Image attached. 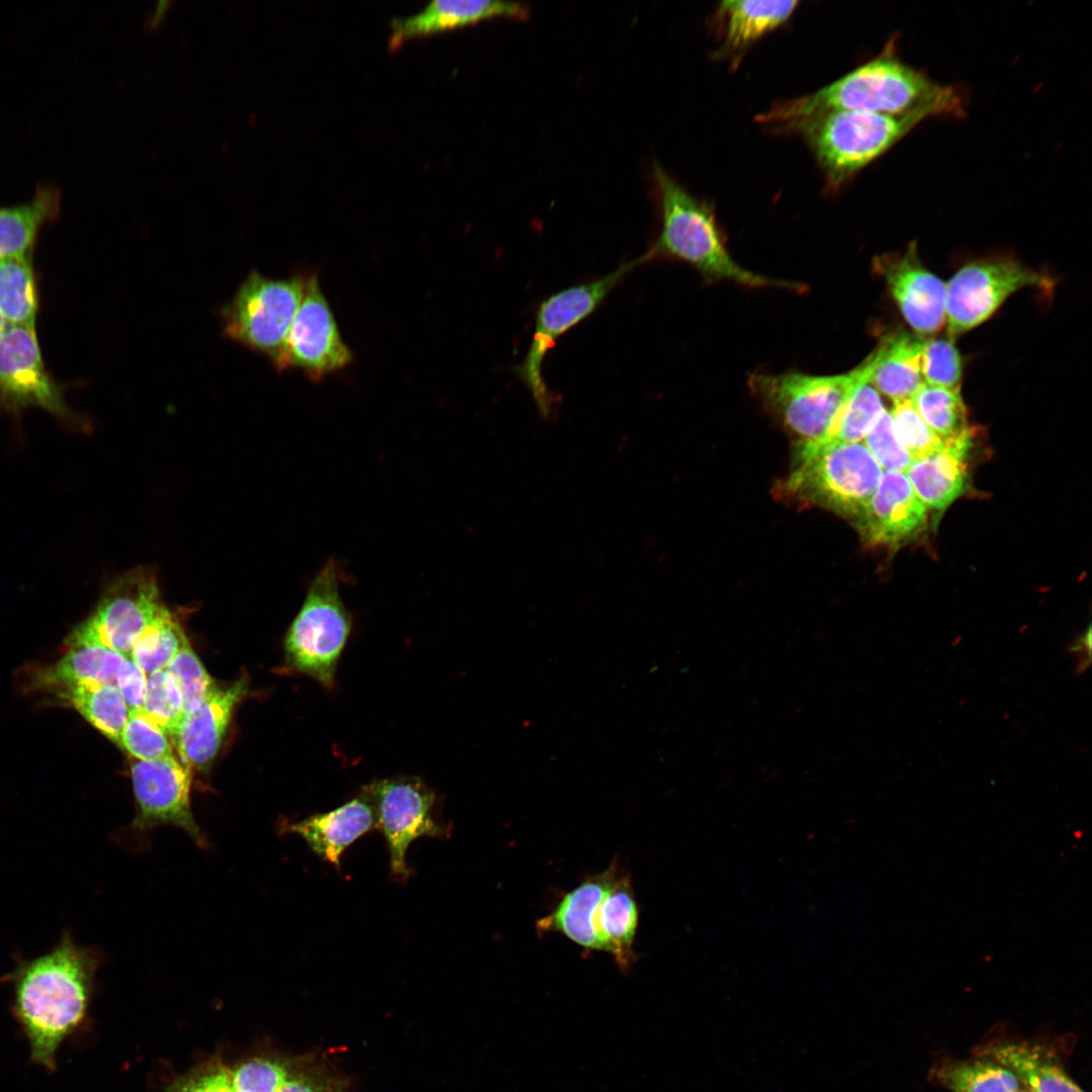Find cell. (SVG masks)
Segmentation results:
<instances>
[{
    "mask_svg": "<svg viewBox=\"0 0 1092 1092\" xmlns=\"http://www.w3.org/2000/svg\"><path fill=\"white\" fill-rule=\"evenodd\" d=\"M834 111L915 117L922 121L932 116L962 117L965 103L954 87L938 84L902 62L889 42L875 59L813 93L774 105L758 116V121L793 130L802 122Z\"/></svg>",
    "mask_w": 1092,
    "mask_h": 1092,
    "instance_id": "obj_1",
    "label": "cell"
},
{
    "mask_svg": "<svg viewBox=\"0 0 1092 1092\" xmlns=\"http://www.w3.org/2000/svg\"><path fill=\"white\" fill-rule=\"evenodd\" d=\"M101 957L66 931L47 953L17 957L1 979L12 988L11 1009L29 1045L30 1060L53 1072L62 1043L83 1023Z\"/></svg>",
    "mask_w": 1092,
    "mask_h": 1092,
    "instance_id": "obj_2",
    "label": "cell"
},
{
    "mask_svg": "<svg viewBox=\"0 0 1092 1092\" xmlns=\"http://www.w3.org/2000/svg\"><path fill=\"white\" fill-rule=\"evenodd\" d=\"M661 230L650 251L689 263L714 280L743 286L801 289L799 284L753 273L731 257L718 230L711 206L688 192L661 168L654 171Z\"/></svg>",
    "mask_w": 1092,
    "mask_h": 1092,
    "instance_id": "obj_3",
    "label": "cell"
},
{
    "mask_svg": "<svg viewBox=\"0 0 1092 1092\" xmlns=\"http://www.w3.org/2000/svg\"><path fill=\"white\" fill-rule=\"evenodd\" d=\"M343 569L329 558L311 580L285 637L288 663L327 689L349 638L352 620L340 594Z\"/></svg>",
    "mask_w": 1092,
    "mask_h": 1092,
    "instance_id": "obj_4",
    "label": "cell"
},
{
    "mask_svg": "<svg viewBox=\"0 0 1092 1092\" xmlns=\"http://www.w3.org/2000/svg\"><path fill=\"white\" fill-rule=\"evenodd\" d=\"M919 122L915 117L834 111L809 119L793 131L804 136L828 185L835 188L886 153Z\"/></svg>",
    "mask_w": 1092,
    "mask_h": 1092,
    "instance_id": "obj_5",
    "label": "cell"
},
{
    "mask_svg": "<svg viewBox=\"0 0 1092 1092\" xmlns=\"http://www.w3.org/2000/svg\"><path fill=\"white\" fill-rule=\"evenodd\" d=\"M882 475L863 442L833 444L798 457L784 491L856 522Z\"/></svg>",
    "mask_w": 1092,
    "mask_h": 1092,
    "instance_id": "obj_6",
    "label": "cell"
},
{
    "mask_svg": "<svg viewBox=\"0 0 1092 1092\" xmlns=\"http://www.w3.org/2000/svg\"><path fill=\"white\" fill-rule=\"evenodd\" d=\"M874 364L873 352L843 374L753 373L749 386L790 429L803 437V443H813L825 436L853 390L871 380Z\"/></svg>",
    "mask_w": 1092,
    "mask_h": 1092,
    "instance_id": "obj_7",
    "label": "cell"
},
{
    "mask_svg": "<svg viewBox=\"0 0 1092 1092\" xmlns=\"http://www.w3.org/2000/svg\"><path fill=\"white\" fill-rule=\"evenodd\" d=\"M307 276L272 278L254 270L219 311L225 338L275 366L302 299Z\"/></svg>",
    "mask_w": 1092,
    "mask_h": 1092,
    "instance_id": "obj_8",
    "label": "cell"
},
{
    "mask_svg": "<svg viewBox=\"0 0 1092 1092\" xmlns=\"http://www.w3.org/2000/svg\"><path fill=\"white\" fill-rule=\"evenodd\" d=\"M651 259L654 258L649 250L599 279L565 288L541 302L529 350L524 361L516 367V373L527 386L543 419L551 418L557 401L542 375L548 351L561 335L593 313L626 274Z\"/></svg>",
    "mask_w": 1092,
    "mask_h": 1092,
    "instance_id": "obj_9",
    "label": "cell"
},
{
    "mask_svg": "<svg viewBox=\"0 0 1092 1092\" xmlns=\"http://www.w3.org/2000/svg\"><path fill=\"white\" fill-rule=\"evenodd\" d=\"M29 407L41 408L70 428H89L48 371L35 328L7 325L0 334V413L16 417Z\"/></svg>",
    "mask_w": 1092,
    "mask_h": 1092,
    "instance_id": "obj_10",
    "label": "cell"
},
{
    "mask_svg": "<svg viewBox=\"0 0 1092 1092\" xmlns=\"http://www.w3.org/2000/svg\"><path fill=\"white\" fill-rule=\"evenodd\" d=\"M165 607L157 573L140 566L116 577L95 610L68 636L66 644H101L129 658L140 634Z\"/></svg>",
    "mask_w": 1092,
    "mask_h": 1092,
    "instance_id": "obj_11",
    "label": "cell"
},
{
    "mask_svg": "<svg viewBox=\"0 0 1092 1092\" xmlns=\"http://www.w3.org/2000/svg\"><path fill=\"white\" fill-rule=\"evenodd\" d=\"M1055 281L1013 259H987L962 267L946 283L945 324L951 338L987 321L1025 287L1052 291Z\"/></svg>",
    "mask_w": 1092,
    "mask_h": 1092,
    "instance_id": "obj_12",
    "label": "cell"
},
{
    "mask_svg": "<svg viewBox=\"0 0 1092 1092\" xmlns=\"http://www.w3.org/2000/svg\"><path fill=\"white\" fill-rule=\"evenodd\" d=\"M364 789L373 800L378 829L389 849L391 874L406 880L411 873L405 860L408 845L419 837H441L449 832L435 816L436 794L417 777L384 779Z\"/></svg>",
    "mask_w": 1092,
    "mask_h": 1092,
    "instance_id": "obj_13",
    "label": "cell"
},
{
    "mask_svg": "<svg viewBox=\"0 0 1092 1092\" xmlns=\"http://www.w3.org/2000/svg\"><path fill=\"white\" fill-rule=\"evenodd\" d=\"M353 360L316 275L307 276L302 299L274 368L299 369L318 381Z\"/></svg>",
    "mask_w": 1092,
    "mask_h": 1092,
    "instance_id": "obj_14",
    "label": "cell"
},
{
    "mask_svg": "<svg viewBox=\"0 0 1092 1092\" xmlns=\"http://www.w3.org/2000/svg\"><path fill=\"white\" fill-rule=\"evenodd\" d=\"M138 804L133 826L147 830L161 824L186 831L200 846L204 834L194 820L190 806L191 768L176 756L135 760L130 768Z\"/></svg>",
    "mask_w": 1092,
    "mask_h": 1092,
    "instance_id": "obj_15",
    "label": "cell"
},
{
    "mask_svg": "<svg viewBox=\"0 0 1092 1092\" xmlns=\"http://www.w3.org/2000/svg\"><path fill=\"white\" fill-rule=\"evenodd\" d=\"M927 522V508L905 473L886 471L855 524L868 546L897 549L920 535Z\"/></svg>",
    "mask_w": 1092,
    "mask_h": 1092,
    "instance_id": "obj_16",
    "label": "cell"
},
{
    "mask_svg": "<svg viewBox=\"0 0 1092 1092\" xmlns=\"http://www.w3.org/2000/svg\"><path fill=\"white\" fill-rule=\"evenodd\" d=\"M889 291L908 325L919 335L933 334L945 325L946 284L919 260L916 245L901 255L877 260Z\"/></svg>",
    "mask_w": 1092,
    "mask_h": 1092,
    "instance_id": "obj_17",
    "label": "cell"
},
{
    "mask_svg": "<svg viewBox=\"0 0 1092 1092\" xmlns=\"http://www.w3.org/2000/svg\"><path fill=\"white\" fill-rule=\"evenodd\" d=\"M247 690L246 677L217 687L197 709L183 716L173 742L186 766L203 769L213 760L233 712Z\"/></svg>",
    "mask_w": 1092,
    "mask_h": 1092,
    "instance_id": "obj_18",
    "label": "cell"
},
{
    "mask_svg": "<svg viewBox=\"0 0 1092 1092\" xmlns=\"http://www.w3.org/2000/svg\"><path fill=\"white\" fill-rule=\"evenodd\" d=\"M622 872L615 858L604 871L585 878L565 893L547 915L537 920V931L540 934L560 933L585 951H601L594 917Z\"/></svg>",
    "mask_w": 1092,
    "mask_h": 1092,
    "instance_id": "obj_19",
    "label": "cell"
},
{
    "mask_svg": "<svg viewBox=\"0 0 1092 1092\" xmlns=\"http://www.w3.org/2000/svg\"><path fill=\"white\" fill-rule=\"evenodd\" d=\"M377 828L376 809L364 789L359 796L332 811L290 823L287 831L300 835L316 855L339 868L346 848Z\"/></svg>",
    "mask_w": 1092,
    "mask_h": 1092,
    "instance_id": "obj_20",
    "label": "cell"
},
{
    "mask_svg": "<svg viewBox=\"0 0 1092 1092\" xmlns=\"http://www.w3.org/2000/svg\"><path fill=\"white\" fill-rule=\"evenodd\" d=\"M972 437L970 430L944 440L940 449L914 459L905 471L915 494L926 508L942 511L964 493Z\"/></svg>",
    "mask_w": 1092,
    "mask_h": 1092,
    "instance_id": "obj_21",
    "label": "cell"
},
{
    "mask_svg": "<svg viewBox=\"0 0 1092 1092\" xmlns=\"http://www.w3.org/2000/svg\"><path fill=\"white\" fill-rule=\"evenodd\" d=\"M528 8L517 2L491 0H434L420 12L390 20L389 48L404 41L476 23L492 17L525 18Z\"/></svg>",
    "mask_w": 1092,
    "mask_h": 1092,
    "instance_id": "obj_22",
    "label": "cell"
},
{
    "mask_svg": "<svg viewBox=\"0 0 1092 1092\" xmlns=\"http://www.w3.org/2000/svg\"><path fill=\"white\" fill-rule=\"evenodd\" d=\"M639 923V906L628 874L622 872L603 898L594 917V929L601 951L611 954L623 971L635 963L634 941Z\"/></svg>",
    "mask_w": 1092,
    "mask_h": 1092,
    "instance_id": "obj_23",
    "label": "cell"
},
{
    "mask_svg": "<svg viewBox=\"0 0 1092 1092\" xmlns=\"http://www.w3.org/2000/svg\"><path fill=\"white\" fill-rule=\"evenodd\" d=\"M128 658L101 644H78L55 664L35 670L33 688L59 695L82 685H115L123 661Z\"/></svg>",
    "mask_w": 1092,
    "mask_h": 1092,
    "instance_id": "obj_24",
    "label": "cell"
},
{
    "mask_svg": "<svg viewBox=\"0 0 1092 1092\" xmlns=\"http://www.w3.org/2000/svg\"><path fill=\"white\" fill-rule=\"evenodd\" d=\"M62 193L53 183H40L28 201L0 206V259L32 255L40 229L61 211Z\"/></svg>",
    "mask_w": 1092,
    "mask_h": 1092,
    "instance_id": "obj_25",
    "label": "cell"
},
{
    "mask_svg": "<svg viewBox=\"0 0 1092 1092\" xmlns=\"http://www.w3.org/2000/svg\"><path fill=\"white\" fill-rule=\"evenodd\" d=\"M920 338L898 332L885 337L874 351L871 383L895 401L910 399L924 383L921 375Z\"/></svg>",
    "mask_w": 1092,
    "mask_h": 1092,
    "instance_id": "obj_26",
    "label": "cell"
},
{
    "mask_svg": "<svg viewBox=\"0 0 1092 1092\" xmlns=\"http://www.w3.org/2000/svg\"><path fill=\"white\" fill-rule=\"evenodd\" d=\"M981 1056L1007 1068L1032 1092H1084L1041 1046L1000 1042L987 1046Z\"/></svg>",
    "mask_w": 1092,
    "mask_h": 1092,
    "instance_id": "obj_27",
    "label": "cell"
},
{
    "mask_svg": "<svg viewBox=\"0 0 1092 1092\" xmlns=\"http://www.w3.org/2000/svg\"><path fill=\"white\" fill-rule=\"evenodd\" d=\"M798 1L728 0L720 3L717 18L726 50H742L786 22Z\"/></svg>",
    "mask_w": 1092,
    "mask_h": 1092,
    "instance_id": "obj_28",
    "label": "cell"
},
{
    "mask_svg": "<svg viewBox=\"0 0 1092 1092\" xmlns=\"http://www.w3.org/2000/svg\"><path fill=\"white\" fill-rule=\"evenodd\" d=\"M885 411L880 393L871 380L861 383L839 410L825 436L813 443H802L798 457L828 445L862 442Z\"/></svg>",
    "mask_w": 1092,
    "mask_h": 1092,
    "instance_id": "obj_29",
    "label": "cell"
},
{
    "mask_svg": "<svg viewBox=\"0 0 1092 1092\" xmlns=\"http://www.w3.org/2000/svg\"><path fill=\"white\" fill-rule=\"evenodd\" d=\"M38 306L32 255L0 259V312L5 323L35 328Z\"/></svg>",
    "mask_w": 1092,
    "mask_h": 1092,
    "instance_id": "obj_30",
    "label": "cell"
},
{
    "mask_svg": "<svg viewBox=\"0 0 1092 1092\" xmlns=\"http://www.w3.org/2000/svg\"><path fill=\"white\" fill-rule=\"evenodd\" d=\"M105 737L120 744L129 711L115 685H82L58 695Z\"/></svg>",
    "mask_w": 1092,
    "mask_h": 1092,
    "instance_id": "obj_31",
    "label": "cell"
},
{
    "mask_svg": "<svg viewBox=\"0 0 1092 1092\" xmlns=\"http://www.w3.org/2000/svg\"><path fill=\"white\" fill-rule=\"evenodd\" d=\"M910 400L927 426L943 440L972 430L968 424V411L961 388L923 383Z\"/></svg>",
    "mask_w": 1092,
    "mask_h": 1092,
    "instance_id": "obj_32",
    "label": "cell"
},
{
    "mask_svg": "<svg viewBox=\"0 0 1092 1092\" xmlns=\"http://www.w3.org/2000/svg\"><path fill=\"white\" fill-rule=\"evenodd\" d=\"M185 638L179 621L165 606L136 638L129 658L147 675L165 669Z\"/></svg>",
    "mask_w": 1092,
    "mask_h": 1092,
    "instance_id": "obj_33",
    "label": "cell"
},
{
    "mask_svg": "<svg viewBox=\"0 0 1092 1092\" xmlns=\"http://www.w3.org/2000/svg\"><path fill=\"white\" fill-rule=\"evenodd\" d=\"M937 1078L951 1092H1017L1016 1076L999 1063L982 1057L950 1062L942 1066Z\"/></svg>",
    "mask_w": 1092,
    "mask_h": 1092,
    "instance_id": "obj_34",
    "label": "cell"
},
{
    "mask_svg": "<svg viewBox=\"0 0 1092 1092\" xmlns=\"http://www.w3.org/2000/svg\"><path fill=\"white\" fill-rule=\"evenodd\" d=\"M165 669L173 677L180 692L183 715L197 709L217 688L193 651L187 637Z\"/></svg>",
    "mask_w": 1092,
    "mask_h": 1092,
    "instance_id": "obj_35",
    "label": "cell"
},
{
    "mask_svg": "<svg viewBox=\"0 0 1092 1092\" xmlns=\"http://www.w3.org/2000/svg\"><path fill=\"white\" fill-rule=\"evenodd\" d=\"M142 710L174 739L184 715L180 692L166 669L147 675Z\"/></svg>",
    "mask_w": 1092,
    "mask_h": 1092,
    "instance_id": "obj_36",
    "label": "cell"
},
{
    "mask_svg": "<svg viewBox=\"0 0 1092 1092\" xmlns=\"http://www.w3.org/2000/svg\"><path fill=\"white\" fill-rule=\"evenodd\" d=\"M119 746L135 760L175 756L169 736L143 710L128 714Z\"/></svg>",
    "mask_w": 1092,
    "mask_h": 1092,
    "instance_id": "obj_37",
    "label": "cell"
},
{
    "mask_svg": "<svg viewBox=\"0 0 1092 1092\" xmlns=\"http://www.w3.org/2000/svg\"><path fill=\"white\" fill-rule=\"evenodd\" d=\"M890 414L896 438L913 460L943 446L944 440L927 426L910 399L895 401Z\"/></svg>",
    "mask_w": 1092,
    "mask_h": 1092,
    "instance_id": "obj_38",
    "label": "cell"
},
{
    "mask_svg": "<svg viewBox=\"0 0 1092 1092\" xmlns=\"http://www.w3.org/2000/svg\"><path fill=\"white\" fill-rule=\"evenodd\" d=\"M921 375L926 384L961 388L963 363L952 340L933 338L923 342Z\"/></svg>",
    "mask_w": 1092,
    "mask_h": 1092,
    "instance_id": "obj_39",
    "label": "cell"
},
{
    "mask_svg": "<svg viewBox=\"0 0 1092 1092\" xmlns=\"http://www.w3.org/2000/svg\"><path fill=\"white\" fill-rule=\"evenodd\" d=\"M863 441L880 466L887 471L905 473L913 461L896 438L890 412L885 411L879 417Z\"/></svg>",
    "mask_w": 1092,
    "mask_h": 1092,
    "instance_id": "obj_40",
    "label": "cell"
},
{
    "mask_svg": "<svg viewBox=\"0 0 1092 1092\" xmlns=\"http://www.w3.org/2000/svg\"><path fill=\"white\" fill-rule=\"evenodd\" d=\"M231 1077L235 1092H278L288 1079L282 1065L267 1059L243 1063Z\"/></svg>",
    "mask_w": 1092,
    "mask_h": 1092,
    "instance_id": "obj_41",
    "label": "cell"
},
{
    "mask_svg": "<svg viewBox=\"0 0 1092 1092\" xmlns=\"http://www.w3.org/2000/svg\"><path fill=\"white\" fill-rule=\"evenodd\" d=\"M169 1092H235L231 1070L211 1068L174 1083Z\"/></svg>",
    "mask_w": 1092,
    "mask_h": 1092,
    "instance_id": "obj_42",
    "label": "cell"
},
{
    "mask_svg": "<svg viewBox=\"0 0 1092 1092\" xmlns=\"http://www.w3.org/2000/svg\"><path fill=\"white\" fill-rule=\"evenodd\" d=\"M146 684L147 674L130 658H126L119 668L115 686L123 697L129 713L143 709Z\"/></svg>",
    "mask_w": 1092,
    "mask_h": 1092,
    "instance_id": "obj_43",
    "label": "cell"
},
{
    "mask_svg": "<svg viewBox=\"0 0 1092 1092\" xmlns=\"http://www.w3.org/2000/svg\"><path fill=\"white\" fill-rule=\"evenodd\" d=\"M171 2L167 0H161L158 2L156 8L153 10L148 19V25L152 28L160 25L162 18L166 14Z\"/></svg>",
    "mask_w": 1092,
    "mask_h": 1092,
    "instance_id": "obj_44",
    "label": "cell"
},
{
    "mask_svg": "<svg viewBox=\"0 0 1092 1092\" xmlns=\"http://www.w3.org/2000/svg\"><path fill=\"white\" fill-rule=\"evenodd\" d=\"M278 1092H316L309 1084L301 1080H289L283 1084Z\"/></svg>",
    "mask_w": 1092,
    "mask_h": 1092,
    "instance_id": "obj_45",
    "label": "cell"
},
{
    "mask_svg": "<svg viewBox=\"0 0 1092 1092\" xmlns=\"http://www.w3.org/2000/svg\"><path fill=\"white\" fill-rule=\"evenodd\" d=\"M6 326H7V324L5 323L3 316H2V314L0 312V334L3 332V330L5 329Z\"/></svg>",
    "mask_w": 1092,
    "mask_h": 1092,
    "instance_id": "obj_46",
    "label": "cell"
},
{
    "mask_svg": "<svg viewBox=\"0 0 1092 1092\" xmlns=\"http://www.w3.org/2000/svg\"><path fill=\"white\" fill-rule=\"evenodd\" d=\"M1017 1092H1032V1091L1030 1089L1026 1088V1087H1021Z\"/></svg>",
    "mask_w": 1092,
    "mask_h": 1092,
    "instance_id": "obj_47",
    "label": "cell"
}]
</instances>
